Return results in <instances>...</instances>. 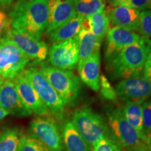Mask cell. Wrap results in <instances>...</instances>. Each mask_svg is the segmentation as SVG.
I'll use <instances>...</instances> for the list:
<instances>
[{
    "instance_id": "f35d334b",
    "label": "cell",
    "mask_w": 151,
    "mask_h": 151,
    "mask_svg": "<svg viewBox=\"0 0 151 151\" xmlns=\"http://www.w3.org/2000/svg\"><path fill=\"white\" fill-rule=\"evenodd\" d=\"M148 148H149V147H148ZM149 149H150V150L151 151V148H149Z\"/></svg>"
},
{
    "instance_id": "7a4b0ae2",
    "label": "cell",
    "mask_w": 151,
    "mask_h": 151,
    "mask_svg": "<svg viewBox=\"0 0 151 151\" xmlns=\"http://www.w3.org/2000/svg\"><path fill=\"white\" fill-rule=\"evenodd\" d=\"M151 47L144 40L134 43L106 59L107 72L113 79L141 76Z\"/></svg>"
},
{
    "instance_id": "4dcf8cb0",
    "label": "cell",
    "mask_w": 151,
    "mask_h": 151,
    "mask_svg": "<svg viewBox=\"0 0 151 151\" xmlns=\"http://www.w3.org/2000/svg\"><path fill=\"white\" fill-rule=\"evenodd\" d=\"M143 77L151 83V50L149 52L143 69Z\"/></svg>"
},
{
    "instance_id": "4fadbf2b",
    "label": "cell",
    "mask_w": 151,
    "mask_h": 151,
    "mask_svg": "<svg viewBox=\"0 0 151 151\" xmlns=\"http://www.w3.org/2000/svg\"><path fill=\"white\" fill-rule=\"evenodd\" d=\"M13 81L22 101L32 112L40 116H48L50 114L49 109L39 98L23 72L20 73Z\"/></svg>"
},
{
    "instance_id": "9a60e30c",
    "label": "cell",
    "mask_w": 151,
    "mask_h": 151,
    "mask_svg": "<svg viewBox=\"0 0 151 151\" xmlns=\"http://www.w3.org/2000/svg\"><path fill=\"white\" fill-rule=\"evenodd\" d=\"M76 16L74 0H49V15L46 34L71 20Z\"/></svg>"
},
{
    "instance_id": "1f68e13d",
    "label": "cell",
    "mask_w": 151,
    "mask_h": 151,
    "mask_svg": "<svg viewBox=\"0 0 151 151\" xmlns=\"http://www.w3.org/2000/svg\"><path fill=\"white\" fill-rule=\"evenodd\" d=\"M7 24H8V19L6 16L5 14L0 10V41L1 40V34L6 29Z\"/></svg>"
},
{
    "instance_id": "ba28073f",
    "label": "cell",
    "mask_w": 151,
    "mask_h": 151,
    "mask_svg": "<svg viewBox=\"0 0 151 151\" xmlns=\"http://www.w3.org/2000/svg\"><path fill=\"white\" fill-rule=\"evenodd\" d=\"M30 131L32 137L50 151H63L62 137L54 119L48 116L33 119L30 122Z\"/></svg>"
},
{
    "instance_id": "4316f807",
    "label": "cell",
    "mask_w": 151,
    "mask_h": 151,
    "mask_svg": "<svg viewBox=\"0 0 151 151\" xmlns=\"http://www.w3.org/2000/svg\"><path fill=\"white\" fill-rule=\"evenodd\" d=\"M143 136L146 141L151 132V98L143 103Z\"/></svg>"
},
{
    "instance_id": "52a82bcc",
    "label": "cell",
    "mask_w": 151,
    "mask_h": 151,
    "mask_svg": "<svg viewBox=\"0 0 151 151\" xmlns=\"http://www.w3.org/2000/svg\"><path fill=\"white\" fill-rule=\"evenodd\" d=\"M109 124L113 137L122 148L132 150L146 143L142 135L127 121L121 108L113 109L109 113Z\"/></svg>"
},
{
    "instance_id": "74e56055",
    "label": "cell",
    "mask_w": 151,
    "mask_h": 151,
    "mask_svg": "<svg viewBox=\"0 0 151 151\" xmlns=\"http://www.w3.org/2000/svg\"><path fill=\"white\" fill-rule=\"evenodd\" d=\"M148 9H151V0H149V4H148Z\"/></svg>"
},
{
    "instance_id": "5bb4252c",
    "label": "cell",
    "mask_w": 151,
    "mask_h": 151,
    "mask_svg": "<svg viewBox=\"0 0 151 151\" xmlns=\"http://www.w3.org/2000/svg\"><path fill=\"white\" fill-rule=\"evenodd\" d=\"M144 40L141 35L134 31L120 27H113L106 34V44L105 48V59L130 45Z\"/></svg>"
},
{
    "instance_id": "44dd1931",
    "label": "cell",
    "mask_w": 151,
    "mask_h": 151,
    "mask_svg": "<svg viewBox=\"0 0 151 151\" xmlns=\"http://www.w3.org/2000/svg\"><path fill=\"white\" fill-rule=\"evenodd\" d=\"M86 18L88 29L98 40L102 42L103 39L109 29V19L106 11L102 10Z\"/></svg>"
},
{
    "instance_id": "d6a6232c",
    "label": "cell",
    "mask_w": 151,
    "mask_h": 151,
    "mask_svg": "<svg viewBox=\"0 0 151 151\" xmlns=\"http://www.w3.org/2000/svg\"><path fill=\"white\" fill-rule=\"evenodd\" d=\"M130 151H150V149L148 147V146L145 143V144L142 145V146L137 147V148L132 149V150H129Z\"/></svg>"
},
{
    "instance_id": "d590c367",
    "label": "cell",
    "mask_w": 151,
    "mask_h": 151,
    "mask_svg": "<svg viewBox=\"0 0 151 151\" xmlns=\"http://www.w3.org/2000/svg\"><path fill=\"white\" fill-rule=\"evenodd\" d=\"M145 142H146V144L149 147V148H151V132L150 134L148 135V137L146 138V141H145Z\"/></svg>"
},
{
    "instance_id": "836d02e7",
    "label": "cell",
    "mask_w": 151,
    "mask_h": 151,
    "mask_svg": "<svg viewBox=\"0 0 151 151\" xmlns=\"http://www.w3.org/2000/svg\"><path fill=\"white\" fill-rule=\"evenodd\" d=\"M14 0H0V9L5 8L10 5Z\"/></svg>"
},
{
    "instance_id": "e0dca14e",
    "label": "cell",
    "mask_w": 151,
    "mask_h": 151,
    "mask_svg": "<svg viewBox=\"0 0 151 151\" xmlns=\"http://www.w3.org/2000/svg\"><path fill=\"white\" fill-rule=\"evenodd\" d=\"M78 71L88 58L100 51L101 42L90 30L81 29L78 35Z\"/></svg>"
},
{
    "instance_id": "603a6c76",
    "label": "cell",
    "mask_w": 151,
    "mask_h": 151,
    "mask_svg": "<svg viewBox=\"0 0 151 151\" xmlns=\"http://www.w3.org/2000/svg\"><path fill=\"white\" fill-rule=\"evenodd\" d=\"M74 6L77 16L89 17L104 10L105 4L103 0H74Z\"/></svg>"
},
{
    "instance_id": "ffe728a7",
    "label": "cell",
    "mask_w": 151,
    "mask_h": 151,
    "mask_svg": "<svg viewBox=\"0 0 151 151\" xmlns=\"http://www.w3.org/2000/svg\"><path fill=\"white\" fill-rule=\"evenodd\" d=\"M67 151H90L89 146L71 122H67L62 131Z\"/></svg>"
},
{
    "instance_id": "f546056e",
    "label": "cell",
    "mask_w": 151,
    "mask_h": 151,
    "mask_svg": "<svg viewBox=\"0 0 151 151\" xmlns=\"http://www.w3.org/2000/svg\"><path fill=\"white\" fill-rule=\"evenodd\" d=\"M92 151H120L118 146L109 138H104L92 147Z\"/></svg>"
},
{
    "instance_id": "484cf974",
    "label": "cell",
    "mask_w": 151,
    "mask_h": 151,
    "mask_svg": "<svg viewBox=\"0 0 151 151\" xmlns=\"http://www.w3.org/2000/svg\"><path fill=\"white\" fill-rule=\"evenodd\" d=\"M18 151H50L42 143L33 137L21 136Z\"/></svg>"
},
{
    "instance_id": "d4e9b609",
    "label": "cell",
    "mask_w": 151,
    "mask_h": 151,
    "mask_svg": "<svg viewBox=\"0 0 151 151\" xmlns=\"http://www.w3.org/2000/svg\"><path fill=\"white\" fill-rule=\"evenodd\" d=\"M139 32L144 41L151 47V10L141 11Z\"/></svg>"
},
{
    "instance_id": "3957f363",
    "label": "cell",
    "mask_w": 151,
    "mask_h": 151,
    "mask_svg": "<svg viewBox=\"0 0 151 151\" xmlns=\"http://www.w3.org/2000/svg\"><path fill=\"white\" fill-rule=\"evenodd\" d=\"M37 69L59 94L65 106L73 104L76 101L80 92L81 83L73 71L43 64Z\"/></svg>"
},
{
    "instance_id": "83f0119b",
    "label": "cell",
    "mask_w": 151,
    "mask_h": 151,
    "mask_svg": "<svg viewBox=\"0 0 151 151\" xmlns=\"http://www.w3.org/2000/svg\"><path fill=\"white\" fill-rule=\"evenodd\" d=\"M99 85H101V94L104 98L112 101H117L118 97L116 90L113 89L105 76H100Z\"/></svg>"
},
{
    "instance_id": "d6986e66",
    "label": "cell",
    "mask_w": 151,
    "mask_h": 151,
    "mask_svg": "<svg viewBox=\"0 0 151 151\" xmlns=\"http://www.w3.org/2000/svg\"><path fill=\"white\" fill-rule=\"evenodd\" d=\"M84 17L76 16L71 20L48 34L49 40L54 43L62 42L77 37L82 29Z\"/></svg>"
},
{
    "instance_id": "7c38bea8",
    "label": "cell",
    "mask_w": 151,
    "mask_h": 151,
    "mask_svg": "<svg viewBox=\"0 0 151 151\" xmlns=\"http://www.w3.org/2000/svg\"><path fill=\"white\" fill-rule=\"evenodd\" d=\"M0 107L16 117H27L32 113L22 101L13 80L4 81L0 86Z\"/></svg>"
},
{
    "instance_id": "7402d4cb",
    "label": "cell",
    "mask_w": 151,
    "mask_h": 151,
    "mask_svg": "<svg viewBox=\"0 0 151 151\" xmlns=\"http://www.w3.org/2000/svg\"><path fill=\"white\" fill-rule=\"evenodd\" d=\"M122 111L129 124L143 137L142 105L137 103H126Z\"/></svg>"
},
{
    "instance_id": "9c48e42d",
    "label": "cell",
    "mask_w": 151,
    "mask_h": 151,
    "mask_svg": "<svg viewBox=\"0 0 151 151\" xmlns=\"http://www.w3.org/2000/svg\"><path fill=\"white\" fill-rule=\"evenodd\" d=\"M48 62L52 67L73 70L78 62V36L73 39L53 43L48 52Z\"/></svg>"
},
{
    "instance_id": "8d00e7d4",
    "label": "cell",
    "mask_w": 151,
    "mask_h": 151,
    "mask_svg": "<svg viewBox=\"0 0 151 151\" xmlns=\"http://www.w3.org/2000/svg\"><path fill=\"white\" fill-rule=\"evenodd\" d=\"M122 1V0H113V1H112L113 6H114L115 4H116L117 2H118V1Z\"/></svg>"
},
{
    "instance_id": "5b68a950",
    "label": "cell",
    "mask_w": 151,
    "mask_h": 151,
    "mask_svg": "<svg viewBox=\"0 0 151 151\" xmlns=\"http://www.w3.org/2000/svg\"><path fill=\"white\" fill-rule=\"evenodd\" d=\"M22 72L31 83L39 98L50 112L58 120H62L65 113V105L51 85L37 67H31L24 69Z\"/></svg>"
},
{
    "instance_id": "30bf717a",
    "label": "cell",
    "mask_w": 151,
    "mask_h": 151,
    "mask_svg": "<svg viewBox=\"0 0 151 151\" xmlns=\"http://www.w3.org/2000/svg\"><path fill=\"white\" fill-rule=\"evenodd\" d=\"M115 90L121 101L142 104L151 97V83L141 76H132L122 80Z\"/></svg>"
},
{
    "instance_id": "6da1fadb",
    "label": "cell",
    "mask_w": 151,
    "mask_h": 151,
    "mask_svg": "<svg viewBox=\"0 0 151 151\" xmlns=\"http://www.w3.org/2000/svg\"><path fill=\"white\" fill-rule=\"evenodd\" d=\"M49 0H19L9 13L10 27L41 40L48 22Z\"/></svg>"
},
{
    "instance_id": "e575fe53",
    "label": "cell",
    "mask_w": 151,
    "mask_h": 151,
    "mask_svg": "<svg viewBox=\"0 0 151 151\" xmlns=\"http://www.w3.org/2000/svg\"><path fill=\"white\" fill-rule=\"evenodd\" d=\"M8 115H9V113L7 112L6 111H5L4 109L0 107V120H2L4 117L8 116Z\"/></svg>"
},
{
    "instance_id": "cb8c5ba5",
    "label": "cell",
    "mask_w": 151,
    "mask_h": 151,
    "mask_svg": "<svg viewBox=\"0 0 151 151\" xmlns=\"http://www.w3.org/2000/svg\"><path fill=\"white\" fill-rule=\"evenodd\" d=\"M20 135L16 128L8 129L0 134V151H18Z\"/></svg>"
},
{
    "instance_id": "8fae6325",
    "label": "cell",
    "mask_w": 151,
    "mask_h": 151,
    "mask_svg": "<svg viewBox=\"0 0 151 151\" xmlns=\"http://www.w3.org/2000/svg\"><path fill=\"white\" fill-rule=\"evenodd\" d=\"M5 32V37L12 41L29 60H33L35 64H38L46 59L48 49L43 41L37 40L27 34L14 29L10 27L9 21Z\"/></svg>"
},
{
    "instance_id": "8992f818",
    "label": "cell",
    "mask_w": 151,
    "mask_h": 151,
    "mask_svg": "<svg viewBox=\"0 0 151 151\" xmlns=\"http://www.w3.org/2000/svg\"><path fill=\"white\" fill-rule=\"evenodd\" d=\"M29 58L8 38L0 41V78L14 80L24 70Z\"/></svg>"
},
{
    "instance_id": "ac0fdd59",
    "label": "cell",
    "mask_w": 151,
    "mask_h": 151,
    "mask_svg": "<svg viewBox=\"0 0 151 151\" xmlns=\"http://www.w3.org/2000/svg\"><path fill=\"white\" fill-rule=\"evenodd\" d=\"M100 52H97L88 58L78 70L81 79L94 91L99 90L100 85Z\"/></svg>"
},
{
    "instance_id": "277c9868",
    "label": "cell",
    "mask_w": 151,
    "mask_h": 151,
    "mask_svg": "<svg viewBox=\"0 0 151 151\" xmlns=\"http://www.w3.org/2000/svg\"><path fill=\"white\" fill-rule=\"evenodd\" d=\"M71 122L92 148L104 138H109V129L103 118L88 107L76 111Z\"/></svg>"
},
{
    "instance_id": "2e32d148",
    "label": "cell",
    "mask_w": 151,
    "mask_h": 151,
    "mask_svg": "<svg viewBox=\"0 0 151 151\" xmlns=\"http://www.w3.org/2000/svg\"><path fill=\"white\" fill-rule=\"evenodd\" d=\"M141 11L124 6H113L109 11V22L114 27H120L131 31H139Z\"/></svg>"
},
{
    "instance_id": "f1b7e54d",
    "label": "cell",
    "mask_w": 151,
    "mask_h": 151,
    "mask_svg": "<svg viewBox=\"0 0 151 151\" xmlns=\"http://www.w3.org/2000/svg\"><path fill=\"white\" fill-rule=\"evenodd\" d=\"M149 0H122L115 4L116 6H124L139 11H145L148 9Z\"/></svg>"
}]
</instances>
